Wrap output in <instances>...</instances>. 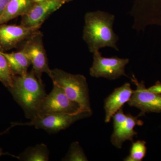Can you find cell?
<instances>
[{"instance_id": "cell-11", "label": "cell", "mask_w": 161, "mask_h": 161, "mask_svg": "<svg viewBox=\"0 0 161 161\" xmlns=\"http://www.w3.org/2000/svg\"><path fill=\"white\" fill-rule=\"evenodd\" d=\"M133 92L130 83L126 82L122 86L115 88L112 94L105 99V122H109L113 115L122 108L125 103L128 102Z\"/></svg>"}, {"instance_id": "cell-10", "label": "cell", "mask_w": 161, "mask_h": 161, "mask_svg": "<svg viewBox=\"0 0 161 161\" xmlns=\"http://www.w3.org/2000/svg\"><path fill=\"white\" fill-rule=\"evenodd\" d=\"M68 2V0H46L35 4L28 13L21 16V24L29 27H41L52 14Z\"/></svg>"}, {"instance_id": "cell-16", "label": "cell", "mask_w": 161, "mask_h": 161, "mask_svg": "<svg viewBox=\"0 0 161 161\" xmlns=\"http://www.w3.org/2000/svg\"><path fill=\"white\" fill-rule=\"evenodd\" d=\"M14 76L7 59L0 51V82L8 89L11 87Z\"/></svg>"}, {"instance_id": "cell-18", "label": "cell", "mask_w": 161, "mask_h": 161, "mask_svg": "<svg viewBox=\"0 0 161 161\" xmlns=\"http://www.w3.org/2000/svg\"><path fill=\"white\" fill-rule=\"evenodd\" d=\"M64 161H87V158L78 142H73L66 155L62 159Z\"/></svg>"}, {"instance_id": "cell-6", "label": "cell", "mask_w": 161, "mask_h": 161, "mask_svg": "<svg viewBox=\"0 0 161 161\" xmlns=\"http://www.w3.org/2000/svg\"><path fill=\"white\" fill-rule=\"evenodd\" d=\"M93 54V64L90 69V75L92 77L106 78L111 80H115L122 76L128 77L125 68L130 59L116 57L105 58L99 51Z\"/></svg>"}, {"instance_id": "cell-3", "label": "cell", "mask_w": 161, "mask_h": 161, "mask_svg": "<svg viewBox=\"0 0 161 161\" xmlns=\"http://www.w3.org/2000/svg\"><path fill=\"white\" fill-rule=\"evenodd\" d=\"M53 83L60 87L70 99L79 105L82 112L93 113L86 78L59 69H51Z\"/></svg>"}, {"instance_id": "cell-14", "label": "cell", "mask_w": 161, "mask_h": 161, "mask_svg": "<svg viewBox=\"0 0 161 161\" xmlns=\"http://www.w3.org/2000/svg\"><path fill=\"white\" fill-rule=\"evenodd\" d=\"M2 53L7 59L14 76H23L28 73V69L31 63L22 50L11 53L5 52H2Z\"/></svg>"}, {"instance_id": "cell-9", "label": "cell", "mask_w": 161, "mask_h": 161, "mask_svg": "<svg viewBox=\"0 0 161 161\" xmlns=\"http://www.w3.org/2000/svg\"><path fill=\"white\" fill-rule=\"evenodd\" d=\"M40 27H29L20 25L0 24V48L2 52L15 48L28 39Z\"/></svg>"}, {"instance_id": "cell-4", "label": "cell", "mask_w": 161, "mask_h": 161, "mask_svg": "<svg viewBox=\"0 0 161 161\" xmlns=\"http://www.w3.org/2000/svg\"><path fill=\"white\" fill-rule=\"evenodd\" d=\"M22 51L30 60L32 69L36 76L43 82L42 76L46 73L50 78L52 76L51 69L48 64V59L43 43V33L38 31L25 41Z\"/></svg>"}, {"instance_id": "cell-24", "label": "cell", "mask_w": 161, "mask_h": 161, "mask_svg": "<svg viewBox=\"0 0 161 161\" xmlns=\"http://www.w3.org/2000/svg\"><path fill=\"white\" fill-rule=\"evenodd\" d=\"M68 1H69V2H70V1H71L72 0H68Z\"/></svg>"}, {"instance_id": "cell-20", "label": "cell", "mask_w": 161, "mask_h": 161, "mask_svg": "<svg viewBox=\"0 0 161 161\" xmlns=\"http://www.w3.org/2000/svg\"><path fill=\"white\" fill-rule=\"evenodd\" d=\"M149 92L154 94L161 95V83L158 80L154 85L147 88Z\"/></svg>"}, {"instance_id": "cell-23", "label": "cell", "mask_w": 161, "mask_h": 161, "mask_svg": "<svg viewBox=\"0 0 161 161\" xmlns=\"http://www.w3.org/2000/svg\"><path fill=\"white\" fill-rule=\"evenodd\" d=\"M32 1L35 4H38V3H42V2H44L46 0H32Z\"/></svg>"}, {"instance_id": "cell-12", "label": "cell", "mask_w": 161, "mask_h": 161, "mask_svg": "<svg viewBox=\"0 0 161 161\" xmlns=\"http://www.w3.org/2000/svg\"><path fill=\"white\" fill-rule=\"evenodd\" d=\"M126 121L116 132H113L111 136V141L112 145L121 149L124 142L126 141L133 142V137L137 135V132L134 130L136 126H142L144 123L138 119L139 116H134L131 114H128Z\"/></svg>"}, {"instance_id": "cell-22", "label": "cell", "mask_w": 161, "mask_h": 161, "mask_svg": "<svg viewBox=\"0 0 161 161\" xmlns=\"http://www.w3.org/2000/svg\"><path fill=\"white\" fill-rule=\"evenodd\" d=\"M10 0H0V16L5 11Z\"/></svg>"}, {"instance_id": "cell-8", "label": "cell", "mask_w": 161, "mask_h": 161, "mask_svg": "<svg viewBox=\"0 0 161 161\" xmlns=\"http://www.w3.org/2000/svg\"><path fill=\"white\" fill-rule=\"evenodd\" d=\"M131 78L136 86V90L133 93L128 105L140 110L139 117L145 115L146 113H161V95L149 92L142 80L139 82L135 76L132 75Z\"/></svg>"}, {"instance_id": "cell-1", "label": "cell", "mask_w": 161, "mask_h": 161, "mask_svg": "<svg viewBox=\"0 0 161 161\" xmlns=\"http://www.w3.org/2000/svg\"><path fill=\"white\" fill-rule=\"evenodd\" d=\"M115 19L114 15L100 10L86 13L82 38L91 53L106 47L119 51L116 46L119 37L113 29Z\"/></svg>"}, {"instance_id": "cell-15", "label": "cell", "mask_w": 161, "mask_h": 161, "mask_svg": "<svg viewBox=\"0 0 161 161\" xmlns=\"http://www.w3.org/2000/svg\"><path fill=\"white\" fill-rule=\"evenodd\" d=\"M50 151L45 144H38L26 148L19 155L18 159L23 161H47Z\"/></svg>"}, {"instance_id": "cell-25", "label": "cell", "mask_w": 161, "mask_h": 161, "mask_svg": "<svg viewBox=\"0 0 161 161\" xmlns=\"http://www.w3.org/2000/svg\"><path fill=\"white\" fill-rule=\"evenodd\" d=\"M0 51H2V50H1V48H0Z\"/></svg>"}, {"instance_id": "cell-5", "label": "cell", "mask_w": 161, "mask_h": 161, "mask_svg": "<svg viewBox=\"0 0 161 161\" xmlns=\"http://www.w3.org/2000/svg\"><path fill=\"white\" fill-rule=\"evenodd\" d=\"M92 113L81 112L77 114L65 113H52L40 115L26 123H18V125L33 126L49 133H56L70 126L77 121L92 115Z\"/></svg>"}, {"instance_id": "cell-19", "label": "cell", "mask_w": 161, "mask_h": 161, "mask_svg": "<svg viewBox=\"0 0 161 161\" xmlns=\"http://www.w3.org/2000/svg\"><path fill=\"white\" fill-rule=\"evenodd\" d=\"M127 115L124 113L123 108L120 109L118 112L113 115V132H116L126 121Z\"/></svg>"}, {"instance_id": "cell-13", "label": "cell", "mask_w": 161, "mask_h": 161, "mask_svg": "<svg viewBox=\"0 0 161 161\" xmlns=\"http://www.w3.org/2000/svg\"><path fill=\"white\" fill-rule=\"evenodd\" d=\"M35 4L32 0H10L0 16V24L6 23L16 18L26 14Z\"/></svg>"}, {"instance_id": "cell-7", "label": "cell", "mask_w": 161, "mask_h": 161, "mask_svg": "<svg viewBox=\"0 0 161 161\" xmlns=\"http://www.w3.org/2000/svg\"><path fill=\"white\" fill-rule=\"evenodd\" d=\"M53 84V89L43 99L37 116L52 113L77 114L83 112L80 110L78 103L68 97L62 88L56 84Z\"/></svg>"}, {"instance_id": "cell-21", "label": "cell", "mask_w": 161, "mask_h": 161, "mask_svg": "<svg viewBox=\"0 0 161 161\" xmlns=\"http://www.w3.org/2000/svg\"><path fill=\"white\" fill-rule=\"evenodd\" d=\"M16 123H14L11 126L9 127V128H8V129H7V130H6V131H4V132H1V133H0V135H3V134H5V133H6L7 132H8V131L9 130H10V129L12 128V127H14L15 126H16ZM9 155L10 156L13 157L15 158L18 159L19 158V157L17 156H15L14 155H12V154H10V153H5L4 152V151H3V149H2V148H1L0 147V157H2V156L3 155Z\"/></svg>"}, {"instance_id": "cell-2", "label": "cell", "mask_w": 161, "mask_h": 161, "mask_svg": "<svg viewBox=\"0 0 161 161\" xmlns=\"http://www.w3.org/2000/svg\"><path fill=\"white\" fill-rule=\"evenodd\" d=\"M8 90L26 118L31 120L37 116L47 94L43 82L38 79L33 69L23 76H14L12 86Z\"/></svg>"}, {"instance_id": "cell-17", "label": "cell", "mask_w": 161, "mask_h": 161, "mask_svg": "<svg viewBox=\"0 0 161 161\" xmlns=\"http://www.w3.org/2000/svg\"><path fill=\"white\" fill-rule=\"evenodd\" d=\"M146 142L138 140L132 142L130 155L124 159L125 161H141L143 159L147 152Z\"/></svg>"}]
</instances>
